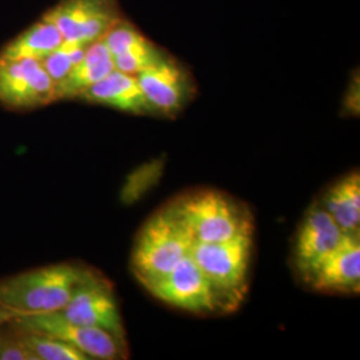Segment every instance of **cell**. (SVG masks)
Segmentation results:
<instances>
[{
    "label": "cell",
    "instance_id": "8fae6325",
    "mask_svg": "<svg viewBox=\"0 0 360 360\" xmlns=\"http://www.w3.org/2000/svg\"><path fill=\"white\" fill-rule=\"evenodd\" d=\"M311 284L321 291H359V232L345 233L340 243L309 275Z\"/></svg>",
    "mask_w": 360,
    "mask_h": 360
},
{
    "label": "cell",
    "instance_id": "5bb4252c",
    "mask_svg": "<svg viewBox=\"0 0 360 360\" xmlns=\"http://www.w3.org/2000/svg\"><path fill=\"white\" fill-rule=\"evenodd\" d=\"M114 70L112 55L103 39L91 43L83 59L72 68L70 75L56 86V101L77 98L83 91L90 89Z\"/></svg>",
    "mask_w": 360,
    "mask_h": 360
},
{
    "label": "cell",
    "instance_id": "44dd1931",
    "mask_svg": "<svg viewBox=\"0 0 360 360\" xmlns=\"http://www.w3.org/2000/svg\"><path fill=\"white\" fill-rule=\"evenodd\" d=\"M10 327L7 331L0 330V360H34L23 343L19 340L16 331Z\"/></svg>",
    "mask_w": 360,
    "mask_h": 360
},
{
    "label": "cell",
    "instance_id": "ffe728a7",
    "mask_svg": "<svg viewBox=\"0 0 360 360\" xmlns=\"http://www.w3.org/2000/svg\"><path fill=\"white\" fill-rule=\"evenodd\" d=\"M144 39L147 38L136 27L122 18L115 26L111 27V30L104 35L103 41L114 58L129 51L136 44L142 43Z\"/></svg>",
    "mask_w": 360,
    "mask_h": 360
},
{
    "label": "cell",
    "instance_id": "277c9868",
    "mask_svg": "<svg viewBox=\"0 0 360 360\" xmlns=\"http://www.w3.org/2000/svg\"><path fill=\"white\" fill-rule=\"evenodd\" d=\"M8 324L18 330L59 339L77 348L90 359H123L127 355L126 342L117 339L115 335L98 327L70 322L59 312L37 316H18Z\"/></svg>",
    "mask_w": 360,
    "mask_h": 360
},
{
    "label": "cell",
    "instance_id": "ac0fdd59",
    "mask_svg": "<svg viewBox=\"0 0 360 360\" xmlns=\"http://www.w3.org/2000/svg\"><path fill=\"white\" fill-rule=\"evenodd\" d=\"M89 46L65 40L59 49H56L55 51L40 60L43 68L46 70L49 77H51L55 89L70 75L72 68L83 59Z\"/></svg>",
    "mask_w": 360,
    "mask_h": 360
},
{
    "label": "cell",
    "instance_id": "7c38bea8",
    "mask_svg": "<svg viewBox=\"0 0 360 360\" xmlns=\"http://www.w3.org/2000/svg\"><path fill=\"white\" fill-rule=\"evenodd\" d=\"M345 232L324 207H314L303 220L295 245L296 266L307 278L314 269L340 243Z\"/></svg>",
    "mask_w": 360,
    "mask_h": 360
},
{
    "label": "cell",
    "instance_id": "4fadbf2b",
    "mask_svg": "<svg viewBox=\"0 0 360 360\" xmlns=\"http://www.w3.org/2000/svg\"><path fill=\"white\" fill-rule=\"evenodd\" d=\"M77 99L101 104L117 111L144 115L153 112L147 103L136 77L114 70L107 77L83 91Z\"/></svg>",
    "mask_w": 360,
    "mask_h": 360
},
{
    "label": "cell",
    "instance_id": "ba28073f",
    "mask_svg": "<svg viewBox=\"0 0 360 360\" xmlns=\"http://www.w3.org/2000/svg\"><path fill=\"white\" fill-rule=\"evenodd\" d=\"M55 101V84L40 60L0 56V103L13 110H31Z\"/></svg>",
    "mask_w": 360,
    "mask_h": 360
},
{
    "label": "cell",
    "instance_id": "5b68a950",
    "mask_svg": "<svg viewBox=\"0 0 360 360\" xmlns=\"http://www.w3.org/2000/svg\"><path fill=\"white\" fill-rule=\"evenodd\" d=\"M251 230L214 243L195 242L191 257L218 291H236L245 283L251 259Z\"/></svg>",
    "mask_w": 360,
    "mask_h": 360
},
{
    "label": "cell",
    "instance_id": "30bf717a",
    "mask_svg": "<svg viewBox=\"0 0 360 360\" xmlns=\"http://www.w3.org/2000/svg\"><path fill=\"white\" fill-rule=\"evenodd\" d=\"M151 111L174 116L190 96V80L184 70L166 53L136 75Z\"/></svg>",
    "mask_w": 360,
    "mask_h": 360
},
{
    "label": "cell",
    "instance_id": "d6986e66",
    "mask_svg": "<svg viewBox=\"0 0 360 360\" xmlns=\"http://www.w3.org/2000/svg\"><path fill=\"white\" fill-rule=\"evenodd\" d=\"M165 53L155 46L148 39H144L142 43L136 44L129 51L114 56L115 70L124 74L136 77L146 68L156 63Z\"/></svg>",
    "mask_w": 360,
    "mask_h": 360
},
{
    "label": "cell",
    "instance_id": "e0dca14e",
    "mask_svg": "<svg viewBox=\"0 0 360 360\" xmlns=\"http://www.w3.org/2000/svg\"><path fill=\"white\" fill-rule=\"evenodd\" d=\"M13 330L34 360H90L87 355L59 339L18 328Z\"/></svg>",
    "mask_w": 360,
    "mask_h": 360
},
{
    "label": "cell",
    "instance_id": "2e32d148",
    "mask_svg": "<svg viewBox=\"0 0 360 360\" xmlns=\"http://www.w3.org/2000/svg\"><path fill=\"white\" fill-rule=\"evenodd\" d=\"M323 207L345 233L359 232V172H352L346 178L335 183L326 195Z\"/></svg>",
    "mask_w": 360,
    "mask_h": 360
},
{
    "label": "cell",
    "instance_id": "7a4b0ae2",
    "mask_svg": "<svg viewBox=\"0 0 360 360\" xmlns=\"http://www.w3.org/2000/svg\"><path fill=\"white\" fill-rule=\"evenodd\" d=\"M191 232L171 208L154 215L139 233L132 252V267L144 285L176 267L191 254Z\"/></svg>",
    "mask_w": 360,
    "mask_h": 360
},
{
    "label": "cell",
    "instance_id": "52a82bcc",
    "mask_svg": "<svg viewBox=\"0 0 360 360\" xmlns=\"http://www.w3.org/2000/svg\"><path fill=\"white\" fill-rule=\"evenodd\" d=\"M59 314L70 322L98 327L126 342V331L112 287L95 272L87 271L74 295Z\"/></svg>",
    "mask_w": 360,
    "mask_h": 360
},
{
    "label": "cell",
    "instance_id": "7402d4cb",
    "mask_svg": "<svg viewBox=\"0 0 360 360\" xmlns=\"http://www.w3.org/2000/svg\"><path fill=\"white\" fill-rule=\"evenodd\" d=\"M13 316L10 312H7L6 309H3L0 307V327L4 326V324H7V323L10 322V321H13Z\"/></svg>",
    "mask_w": 360,
    "mask_h": 360
},
{
    "label": "cell",
    "instance_id": "9a60e30c",
    "mask_svg": "<svg viewBox=\"0 0 360 360\" xmlns=\"http://www.w3.org/2000/svg\"><path fill=\"white\" fill-rule=\"evenodd\" d=\"M65 41L59 28L44 16L13 39L0 52L6 59H37L41 60Z\"/></svg>",
    "mask_w": 360,
    "mask_h": 360
},
{
    "label": "cell",
    "instance_id": "8992f818",
    "mask_svg": "<svg viewBox=\"0 0 360 360\" xmlns=\"http://www.w3.org/2000/svg\"><path fill=\"white\" fill-rule=\"evenodd\" d=\"M59 28L65 41L91 44L122 19L117 0H60L43 15Z\"/></svg>",
    "mask_w": 360,
    "mask_h": 360
},
{
    "label": "cell",
    "instance_id": "9c48e42d",
    "mask_svg": "<svg viewBox=\"0 0 360 360\" xmlns=\"http://www.w3.org/2000/svg\"><path fill=\"white\" fill-rule=\"evenodd\" d=\"M146 288L163 303L184 311L199 314L217 307V290L195 263L191 254Z\"/></svg>",
    "mask_w": 360,
    "mask_h": 360
},
{
    "label": "cell",
    "instance_id": "3957f363",
    "mask_svg": "<svg viewBox=\"0 0 360 360\" xmlns=\"http://www.w3.org/2000/svg\"><path fill=\"white\" fill-rule=\"evenodd\" d=\"M172 210L191 232L195 242H223L251 230L236 206L226 196L214 191L187 196Z\"/></svg>",
    "mask_w": 360,
    "mask_h": 360
},
{
    "label": "cell",
    "instance_id": "6da1fadb",
    "mask_svg": "<svg viewBox=\"0 0 360 360\" xmlns=\"http://www.w3.org/2000/svg\"><path fill=\"white\" fill-rule=\"evenodd\" d=\"M87 271L74 263H58L0 279V307L13 318L59 312Z\"/></svg>",
    "mask_w": 360,
    "mask_h": 360
}]
</instances>
